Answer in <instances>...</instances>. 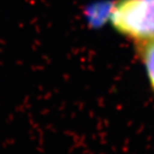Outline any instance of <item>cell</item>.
<instances>
[{
  "label": "cell",
  "mask_w": 154,
  "mask_h": 154,
  "mask_svg": "<svg viewBox=\"0 0 154 154\" xmlns=\"http://www.w3.org/2000/svg\"><path fill=\"white\" fill-rule=\"evenodd\" d=\"M136 51L148 75L150 88L154 93V40L135 44Z\"/></svg>",
  "instance_id": "obj_2"
},
{
  "label": "cell",
  "mask_w": 154,
  "mask_h": 154,
  "mask_svg": "<svg viewBox=\"0 0 154 154\" xmlns=\"http://www.w3.org/2000/svg\"><path fill=\"white\" fill-rule=\"evenodd\" d=\"M109 20L120 35L135 44L154 40V0H117Z\"/></svg>",
  "instance_id": "obj_1"
},
{
  "label": "cell",
  "mask_w": 154,
  "mask_h": 154,
  "mask_svg": "<svg viewBox=\"0 0 154 154\" xmlns=\"http://www.w3.org/2000/svg\"><path fill=\"white\" fill-rule=\"evenodd\" d=\"M113 3H101L97 4L89 9L88 19L91 23L97 26L104 23L107 20H109Z\"/></svg>",
  "instance_id": "obj_3"
}]
</instances>
